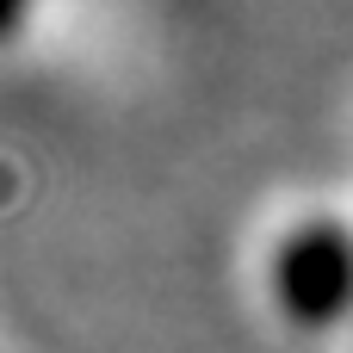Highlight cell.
<instances>
[{
  "label": "cell",
  "mask_w": 353,
  "mask_h": 353,
  "mask_svg": "<svg viewBox=\"0 0 353 353\" xmlns=\"http://www.w3.org/2000/svg\"><path fill=\"white\" fill-rule=\"evenodd\" d=\"M273 285H279L285 316H298V323H329V316H341L347 298H353V248H347V236H335V230H304V236H292V242L279 248Z\"/></svg>",
  "instance_id": "6da1fadb"
},
{
  "label": "cell",
  "mask_w": 353,
  "mask_h": 353,
  "mask_svg": "<svg viewBox=\"0 0 353 353\" xmlns=\"http://www.w3.org/2000/svg\"><path fill=\"white\" fill-rule=\"evenodd\" d=\"M19 6H25V0H0V31H6L12 19H19Z\"/></svg>",
  "instance_id": "7a4b0ae2"
}]
</instances>
